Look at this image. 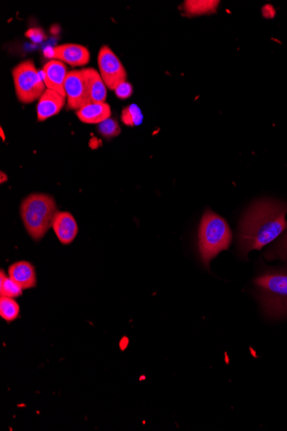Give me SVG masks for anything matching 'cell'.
I'll return each mask as SVG.
<instances>
[{"instance_id":"21","label":"cell","mask_w":287,"mask_h":431,"mask_svg":"<svg viewBox=\"0 0 287 431\" xmlns=\"http://www.w3.org/2000/svg\"><path fill=\"white\" fill-rule=\"evenodd\" d=\"M117 98L120 99H127L133 94V86L127 82L120 84L115 90Z\"/></svg>"},{"instance_id":"17","label":"cell","mask_w":287,"mask_h":431,"mask_svg":"<svg viewBox=\"0 0 287 431\" xmlns=\"http://www.w3.org/2000/svg\"><path fill=\"white\" fill-rule=\"evenodd\" d=\"M143 114L136 105H131L123 110L122 120L127 126H139L143 123Z\"/></svg>"},{"instance_id":"19","label":"cell","mask_w":287,"mask_h":431,"mask_svg":"<svg viewBox=\"0 0 287 431\" xmlns=\"http://www.w3.org/2000/svg\"><path fill=\"white\" fill-rule=\"evenodd\" d=\"M214 2L212 1H186L184 7L186 12L190 15H197V14L211 12Z\"/></svg>"},{"instance_id":"8","label":"cell","mask_w":287,"mask_h":431,"mask_svg":"<svg viewBox=\"0 0 287 431\" xmlns=\"http://www.w3.org/2000/svg\"><path fill=\"white\" fill-rule=\"evenodd\" d=\"M53 57L72 67H82L89 63L91 55L87 48L79 44L68 43L54 47Z\"/></svg>"},{"instance_id":"11","label":"cell","mask_w":287,"mask_h":431,"mask_svg":"<svg viewBox=\"0 0 287 431\" xmlns=\"http://www.w3.org/2000/svg\"><path fill=\"white\" fill-rule=\"evenodd\" d=\"M65 105V96L53 90L47 89L41 96L37 105L38 120H47L50 117L57 115Z\"/></svg>"},{"instance_id":"4","label":"cell","mask_w":287,"mask_h":431,"mask_svg":"<svg viewBox=\"0 0 287 431\" xmlns=\"http://www.w3.org/2000/svg\"><path fill=\"white\" fill-rule=\"evenodd\" d=\"M57 212L54 198L45 194L30 195L21 205L23 225L30 237L36 241L43 239L48 232Z\"/></svg>"},{"instance_id":"2","label":"cell","mask_w":287,"mask_h":431,"mask_svg":"<svg viewBox=\"0 0 287 431\" xmlns=\"http://www.w3.org/2000/svg\"><path fill=\"white\" fill-rule=\"evenodd\" d=\"M262 311L268 319L287 317V269L270 270L254 281Z\"/></svg>"},{"instance_id":"13","label":"cell","mask_w":287,"mask_h":431,"mask_svg":"<svg viewBox=\"0 0 287 431\" xmlns=\"http://www.w3.org/2000/svg\"><path fill=\"white\" fill-rule=\"evenodd\" d=\"M111 109L108 103H91L77 112V116L81 122L88 124L102 123L109 119Z\"/></svg>"},{"instance_id":"12","label":"cell","mask_w":287,"mask_h":431,"mask_svg":"<svg viewBox=\"0 0 287 431\" xmlns=\"http://www.w3.org/2000/svg\"><path fill=\"white\" fill-rule=\"evenodd\" d=\"M9 277L23 289H29L36 286V273L32 264L26 261L17 262L10 265Z\"/></svg>"},{"instance_id":"14","label":"cell","mask_w":287,"mask_h":431,"mask_svg":"<svg viewBox=\"0 0 287 431\" xmlns=\"http://www.w3.org/2000/svg\"><path fill=\"white\" fill-rule=\"evenodd\" d=\"M91 96L92 103H105L107 98V86L101 75L95 69H82Z\"/></svg>"},{"instance_id":"10","label":"cell","mask_w":287,"mask_h":431,"mask_svg":"<svg viewBox=\"0 0 287 431\" xmlns=\"http://www.w3.org/2000/svg\"><path fill=\"white\" fill-rule=\"evenodd\" d=\"M52 227L58 240L63 244H70L78 233L77 222L72 213L68 212H57Z\"/></svg>"},{"instance_id":"18","label":"cell","mask_w":287,"mask_h":431,"mask_svg":"<svg viewBox=\"0 0 287 431\" xmlns=\"http://www.w3.org/2000/svg\"><path fill=\"white\" fill-rule=\"evenodd\" d=\"M265 257L268 260L287 262V232L265 253Z\"/></svg>"},{"instance_id":"15","label":"cell","mask_w":287,"mask_h":431,"mask_svg":"<svg viewBox=\"0 0 287 431\" xmlns=\"http://www.w3.org/2000/svg\"><path fill=\"white\" fill-rule=\"evenodd\" d=\"M20 306L13 298L1 296L0 297V316L6 322H12L19 319Z\"/></svg>"},{"instance_id":"16","label":"cell","mask_w":287,"mask_h":431,"mask_svg":"<svg viewBox=\"0 0 287 431\" xmlns=\"http://www.w3.org/2000/svg\"><path fill=\"white\" fill-rule=\"evenodd\" d=\"M0 294L1 296L13 299L23 295V288L12 278L7 277L3 270L0 273Z\"/></svg>"},{"instance_id":"23","label":"cell","mask_w":287,"mask_h":431,"mask_svg":"<svg viewBox=\"0 0 287 431\" xmlns=\"http://www.w3.org/2000/svg\"><path fill=\"white\" fill-rule=\"evenodd\" d=\"M0 134H1V137L3 141L6 140V136H5V134H3V129L1 127V129H0Z\"/></svg>"},{"instance_id":"22","label":"cell","mask_w":287,"mask_h":431,"mask_svg":"<svg viewBox=\"0 0 287 431\" xmlns=\"http://www.w3.org/2000/svg\"><path fill=\"white\" fill-rule=\"evenodd\" d=\"M6 181H7L6 174H3V172H1V178H0V182H1V184H3V182H5Z\"/></svg>"},{"instance_id":"1","label":"cell","mask_w":287,"mask_h":431,"mask_svg":"<svg viewBox=\"0 0 287 431\" xmlns=\"http://www.w3.org/2000/svg\"><path fill=\"white\" fill-rule=\"evenodd\" d=\"M287 202L261 199L252 203L238 227L237 246L242 257L251 251H261L287 229Z\"/></svg>"},{"instance_id":"7","label":"cell","mask_w":287,"mask_h":431,"mask_svg":"<svg viewBox=\"0 0 287 431\" xmlns=\"http://www.w3.org/2000/svg\"><path fill=\"white\" fill-rule=\"evenodd\" d=\"M65 92L69 109L78 110L92 103L87 82L82 70L68 72L65 83Z\"/></svg>"},{"instance_id":"20","label":"cell","mask_w":287,"mask_h":431,"mask_svg":"<svg viewBox=\"0 0 287 431\" xmlns=\"http://www.w3.org/2000/svg\"><path fill=\"white\" fill-rule=\"evenodd\" d=\"M98 129L100 133L106 138L115 137L120 134V127L118 123L110 118L100 123Z\"/></svg>"},{"instance_id":"6","label":"cell","mask_w":287,"mask_h":431,"mask_svg":"<svg viewBox=\"0 0 287 431\" xmlns=\"http://www.w3.org/2000/svg\"><path fill=\"white\" fill-rule=\"evenodd\" d=\"M100 75L107 87L115 91L117 86L126 82L127 72L119 58L108 46H103L98 54Z\"/></svg>"},{"instance_id":"3","label":"cell","mask_w":287,"mask_h":431,"mask_svg":"<svg viewBox=\"0 0 287 431\" xmlns=\"http://www.w3.org/2000/svg\"><path fill=\"white\" fill-rule=\"evenodd\" d=\"M233 232L226 220L212 210L204 213L198 233V248L200 260L209 269L211 261L221 251L230 247Z\"/></svg>"},{"instance_id":"9","label":"cell","mask_w":287,"mask_h":431,"mask_svg":"<svg viewBox=\"0 0 287 431\" xmlns=\"http://www.w3.org/2000/svg\"><path fill=\"white\" fill-rule=\"evenodd\" d=\"M67 67L63 62L53 60L47 62L43 68V78L47 89L67 96L65 92V83L67 76Z\"/></svg>"},{"instance_id":"5","label":"cell","mask_w":287,"mask_h":431,"mask_svg":"<svg viewBox=\"0 0 287 431\" xmlns=\"http://www.w3.org/2000/svg\"><path fill=\"white\" fill-rule=\"evenodd\" d=\"M12 78L17 98L23 103L36 101L46 91L43 78L31 60L17 65L12 70Z\"/></svg>"}]
</instances>
